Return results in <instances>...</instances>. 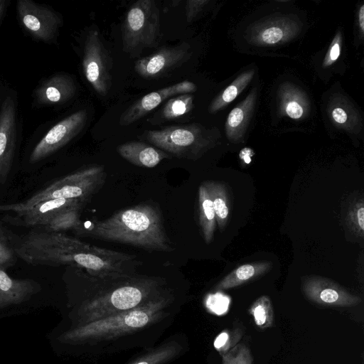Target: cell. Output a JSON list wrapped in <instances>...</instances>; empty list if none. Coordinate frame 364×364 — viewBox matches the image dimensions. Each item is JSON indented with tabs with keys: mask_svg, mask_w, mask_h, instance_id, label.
Instances as JSON below:
<instances>
[{
	"mask_svg": "<svg viewBox=\"0 0 364 364\" xmlns=\"http://www.w3.org/2000/svg\"><path fill=\"white\" fill-rule=\"evenodd\" d=\"M75 231L83 237L129 245L147 251L174 250L166 232L162 214L151 203L120 210L109 218L95 221L89 228L79 227Z\"/></svg>",
	"mask_w": 364,
	"mask_h": 364,
	"instance_id": "obj_1",
	"label": "cell"
},
{
	"mask_svg": "<svg viewBox=\"0 0 364 364\" xmlns=\"http://www.w3.org/2000/svg\"><path fill=\"white\" fill-rule=\"evenodd\" d=\"M106 177L104 166L90 165L55 181L23 202L0 205V210L16 213L40 202L56 198L77 199L86 203L103 186Z\"/></svg>",
	"mask_w": 364,
	"mask_h": 364,
	"instance_id": "obj_2",
	"label": "cell"
},
{
	"mask_svg": "<svg viewBox=\"0 0 364 364\" xmlns=\"http://www.w3.org/2000/svg\"><path fill=\"white\" fill-rule=\"evenodd\" d=\"M160 13L154 0H139L127 11L122 26V49L136 57L160 41Z\"/></svg>",
	"mask_w": 364,
	"mask_h": 364,
	"instance_id": "obj_3",
	"label": "cell"
},
{
	"mask_svg": "<svg viewBox=\"0 0 364 364\" xmlns=\"http://www.w3.org/2000/svg\"><path fill=\"white\" fill-rule=\"evenodd\" d=\"M208 134L200 124H190L145 130L139 138L178 158L196 159L211 144Z\"/></svg>",
	"mask_w": 364,
	"mask_h": 364,
	"instance_id": "obj_4",
	"label": "cell"
},
{
	"mask_svg": "<svg viewBox=\"0 0 364 364\" xmlns=\"http://www.w3.org/2000/svg\"><path fill=\"white\" fill-rule=\"evenodd\" d=\"M82 65L85 78L95 91L107 95L112 87V60L96 30L87 35Z\"/></svg>",
	"mask_w": 364,
	"mask_h": 364,
	"instance_id": "obj_5",
	"label": "cell"
},
{
	"mask_svg": "<svg viewBox=\"0 0 364 364\" xmlns=\"http://www.w3.org/2000/svg\"><path fill=\"white\" fill-rule=\"evenodd\" d=\"M16 8L22 26L34 38L43 42L55 38L62 19L53 10L31 0H19Z\"/></svg>",
	"mask_w": 364,
	"mask_h": 364,
	"instance_id": "obj_6",
	"label": "cell"
},
{
	"mask_svg": "<svg viewBox=\"0 0 364 364\" xmlns=\"http://www.w3.org/2000/svg\"><path fill=\"white\" fill-rule=\"evenodd\" d=\"M87 119L86 110L81 109L55 124L33 148L29 162L41 161L67 144L83 129Z\"/></svg>",
	"mask_w": 364,
	"mask_h": 364,
	"instance_id": "obj_7",
	"label": "cell"
},
{
	"mask_svg": "<svg viewBox=\"0 0 364 364\" xmlns=\"http://www.w3.org/2000/svg\"><path fill=\"white\" fill-rule=\"evenodd\" d=\"M302 291L312 303L326 307H351L362 299L333 281L318 276L306 277Z\"/></svg>",
	"mask_w": 364,
	"mask_h": 364,
	"instance_id": "obj_8",
	"label": "cell"
},
{
	"mask_svg": "<svg viewBox=\"0 0 364 364\" xmlns=\"http://www.w3.org/2000/svg\"><path fill=\"white\" fill-rule=\"evenodd\" d=\"M191 55L190 44L183 42L176 46L161 48L153 54L139 59L134 70L144 78H156L180 67Z\"/></svg>",
	"mask_w": 364,
	"mask_h": 364,
	"instance_id": "obj_9",
	"label": "cell"
},
{
	"mask_svg": "<svg viewBox=\"0 0 364 364\" xmlns=\"http://www.w3.org/2000/svg\"><path fill=\"white\" fill-rule=\"evenodd\" d=\"M196 90L197 86L193 82L185 80L151 92L124 110L119 117V124L123 127L129 126L148 114L166 100L178 95L194 92Z\"/></svg>",
	"mask_w": 364,
	"mask_h": 364,
	"instance_id": "obj_10",
	"label": "cell"
},
{
	"mask_svg": "<svg viewBox=\"0 0 364 364\" xmlns=\"http://www.w3.org/2000/svg\"><path fill=\"white\" fill-rule=\"evenodd\" d=\"M16 108L11 97L4 99L0 109V184L7 179L16 146Z\"/></svg>",
	"mask_w": 364,
	"mask_h": 364,
	"instance_id": "obj_11",
	"label": "cell"
},
{
	"mask_svg": "<svg viewBox=\"0 0 364 364\" xmlns=\"http://www.w3.org/2000/svg\"><path fill=\"white\" fill-rule=\"evenodd\" d=\"M300 27L296 20L288 16H277L257 23L249 35L252 43L270 46L284 43L294 38Z\"/></svg>",
	"mask_w": 364,
	"mask_h": 364,
	"instance_id": "obj_12",
	"label": "cell"
},
{
	"mask_svg": "<svg viewBox=\"0 0 364 364\" xmlns=\"http://www.w3.org/2000/svg\"><path fill=\"white\" fill-rule=\"evenodd\" d=\"M85 203L77 199L56 198L40 202L33 207L11 217L10 222L23 227H42L57 215L69 208L82 206Z\"/></svg>",
	"mask_w": 364,
	"mask_h": 364,
	"instance_id": "obj_13",
	"label": "cell"
},
{
	"mask_svg": "<svg viewBox=\"0 0 364 364\" xmlns=\"http://www.w3.org/2000/svg\"><path fill=\"white\" fill-rule=\"evenodd\" d=\"M77 87L73 78L67 73H57L41 83L36 90L38 104H63L73 98Z\"/></svg>",
	"mask_w": 364,
	"mask_h": 364,
	"instance_id": "obj_14",
	"label": "cell"
},
{
	"mask_svg": "<svg viewBox=\"0 0 364 364\" xmlns=\"http://www.w3.org/2000/svg\"><path fill=\"white\" fill-rule=\"evenodd\" d=\"M40 289L41 286L36 281L11 278L4 269L0 268V309L24 302Z\"/></svg>",
	"mask_w": 364,
	"mask_h": 364,
	"instance_id": "obj_15",
	"label": "cell"
},
{
	"mask_svg": "<svg viewBox=\"0 0 364 364\" xmlns=\"http://www.w3.org/2000/svg\"><path fill=\"white\" fill-rule=\"evenodd\" d=\"M117 149L123 159L144 168H154L163 159L170 158L168 153L140 141H127L119 145Z\"/></svg>",
	"mask_w": 364,
	"mask_h": 364,
	"instance_id": "obj_16",
	"label": "cell"
},
{
	"mask_svg": "<svg viewBox=\"0 0 364 364\" xmlns=\"http://www.w3.org/2000/svg\"><path fill=\"white\" fill-rule=\"evenodd\" d=\"M279 109L282 113L294 119H299L306 115L309 103L306 95L291 83L282 85L278 90Z\"/></svg>",
	"mask_w": 364,
	"mask_h": 364,
	"instance_id": "obj_17",
	"label": "cell"
},
{
	"mask_svg": "<svg viewBox=\"0 0 364 364\" xmlns=\"http://www.w3.org/2000/svg\"><path fill=\"white\" fill-rule=\"evenodd\" d=\"M257 89L248 95L246 99L230 112L226 124V135L232 141H238L242 137L254 109Z\"/></svg>",
	"mask_w": 364,
	"mask_h": 364,
	"instance_id": "obj_18",
	"label": "cell"
},
{
	"mask_svg": "<svg viewBox=\"0 0 364 364\" xmlns=\"http://www.w3.org/2000/svg\"><path fill=\"white\" fill-rule=\"evenodd\" d=\"M272 266L269 262L242 264L228 274L218 284V289H228L240 286L267 272Z\"/></svg>",
	"mask_w": 364,
	"mask_h": 364,
	"instance_id": "obj_19",
	"label": "cell"
},
{
	"mask_svg": "<svg viewBox=\"0 0 364 364\" xmlns=\"http://www.w3.org/2000/svg\"><path fill=\"white\" fill-rule=\"evenodd\" d=\"M193 96L190 93L181 94L168 99L162 109L149 119L151 124H161L173 120L190 112L193 107Z\"/></svg>",
	"mask_w": 364,
	"mask_h": 364,
	"instance_id": "obj_20",
	"label": "cell"
},
{
	"mask_svg": "<svg viewBox=\"0 0 364 364\" xmlns=\"http://www.w3.org/2000/svg\"><path fill=\"white\" fill-rule=\"evenodd\" d=\"M198 220L205 242H212L215 229V214L208 190L202 183L198 188Z\"/></svg>",
	"mask_w": 364,
	"mask_h": 364,
	"instance_id": "obj_21",
	"label": "cell"
},
{
	"mask_svg": "<svg viewBox=\"0 0 364 364\" xmlns=\"http://www.w3.org/2000/svg\"><path fill=\"white\" fill-rule=\"evenodd\" d=\"M213 203L215 220L220 230L225 226L230 213V203L225 186L216 181L203 182Z\"/></svg>",
	"mask_w": 364,
	"mask_h": 364,
	"instance_id": "obj_22",
	"label": "cell"
},
{
	"mask_svg": "<svg viewBox=\"0 0 364 364\" xmlns=\"http://www.w3.org/2000/svg\"><path fill=\"white\" fill-rule=\"evenodd\" d=\"M148 287L128 284L114 289L108 296L109 301L117 309L126 310L137 306Z\"/></svg>",
	"mask_w": 364,
	"mask_h": 364,
	"instance_id": "obj_23",
	"label": "cell"
},
{
	"mask_svg": "<svg viewBox=\"0 0 364 364\" xmlns=\"http://www.w3.org/2000/svg\"><path fill=\"white\" fill-rule=\"evenodd\" d=\"M255 71L250 70L239 75L209 106V112L214 113L234 100L251 81Z\"/></svg>",
	"mask_w": 364,
	"mask_h": 364,
	"instance_id": "obj_24",
	"label": "cell"
},
{
	"mask_svg": "<svg viewBox=\"0 0 364 364\" xmlns=\"http://www.w3.org/2000/svg\"><path fill=\"white\" fill-rule=\"evenodd\" d=\"M82 206H77L65 210L52 220L47 224L42 226L45 232H61L69 230H75L82 225L80 219V210Z\"/></svg>",
	"mask_w": 364,
	"mask_h": 364,
	"instance_id": "obj_25",
	"label": "cell"
},
{
	"mask_svg": "<svg viewBox=\"0 0 364 364\" xmlns=\"http://www.w3.org/2000/svg\"><path fill=\"white\" fill-rule=\"evenodd\" d=\"M248 311L258 328L264 330L274 326V309L269 296L259 297L250 306Z\"/></svg>",
	"mask_w": 364,
	"mask_h": 364,
	"instance_id": "obj_26",
	"label": "cell"
},
{
	"mask_svg": "<svg viewBox=\"0 0 364 364\" xmlns=\"http://www.w3.org/2000/svg\"><path fill=\"white\" fill-rule=\"evenodd\" d=\"M242 331L239 328L225 330L214 341V347L223 355L239 343Z\"/></svg>",
	"mask_w": 364,
	"mask_h": 364,
	"instance_id": "obj_27",
	"label": "cell"
},
{
	"mask_svg": "<svg viewBox=\"0 0 364 364\" xmlns=\"http://www.w3.org/2000/svg\"><path fill=\"white\" fill-rule=\"evenodd\" d=\"M223 364H254L250 349L244 343H238L223 355Z\"/></svg>",
	"mask_w": 364,
	"mask_h": 364,
	"instance_id": "obj_28",
	"label": "cell"
},
{
	"mask_svg": "<svg viewBox=\"0 0 364 364\" xmlns=\"http://www.w3.org/2000/svg\"><path fill=\"white\" fill-rule=\"evenodd\" d=\"M16 259L14 247L10 244L6 234L0 236V268L5 269L13 266Z\"/></svg>",
	"mask_w": 364,
	"mask_h": 364,
	"instance_id": "obj_29",
	"label": "cell"
},
{
	"mask_svg": "<svg viewBox=\"0 0 364 364\" xmlns=\"http://www.w3.org/2000/svg\"><path fill=\"white\" fill-rule=\"evenodd\" d=\"M230 298L220 293H217L210 296L207 299V306L213 313L221 315L226 313L230 304Z\"/></svg>",
	"mask_w": 364,
	"mask_h": 364,
	"instance_id": "obj_30",
	"label": "cell"
},
{
	"mask_svg": "<svg viewBox=\"0 0 364 364\" xmlns=\"http://www.w3.org/2000/svg\"><path fill=\"white\" fill-rule=\"evenodd\" d=\"M341 36L340 33H338L333 38L328 51L323 60V66L328 67L331 65L334 62L337 60L341 54Z\"/></svg>",
	"mask_w": 364,
	"mask_h": 364,
	"instance_id": "obj_31",
	"label": "cell"
},
{
	"mask_svg": "<svg viewBox=\"0 0 364 364\" xmlns=\"http://www.w3.org/2000/svg\"><path fill=\"white\" fill-rule=\"evenodd\" d=\"M149 321L146 313L141 311H134L127 314L124 318L125 323L131 327L139 328L145 326Z\"/></svg>",
	"mask_w": 364,
	"mask_h": 364,
	"instance_id": "obj_32",
	"label": "cell"
},
{
	"mask_svg": "<svg viewBox=\"0 0 364 364\" xmlns=\"http://www.w3.org/2000/svg\"><path fill=\"white\" fill-rule=\"evenodd\" d=\"M208 2V1L203 0L187 1L186 3V15L187 22H192Z\"/></svg>",
	"mask_w": 364,
	"mask_h": 364,
	"instance_id": "obj_33",
	"label": "cell"
},
{
	"mask_svg": "<svg viewBox=\"0 0 364 364\" xmlns=\"http://www.w3.org/2000/svg\"><path fill=\"white\" fill-rule=\"evenodd\" d=\"M331 117L338 124H343L348 120V113L342 107H336L331 112Z\"/></svg>",
	"mask_w": 364,
	"mask_h": 364,
	"instance_id": "obj_34",
	"label": "cell"
},
{
	"mask_svg": "<svg viewBox=\"0 0 364 364\" xmlns=\"http://www.w3.org/2000/svg\"><path fill=\"white\" fill-rule=\"evenodd\" d=\"M355 220L360 230L363 232L364 229V207L363 203L357 205L355 211Z\"/></svg>",
	"mask_w": 364,
	"mask_h": 364,
	"instance_id": "obj_35",
	"label": "cell"
},
{
	"mask_svg": "<svg viewBox=\"0 0 364 364\" xmlns=\"http://www.w3.org/2000/svg\"><path fill=\"white\" fill-rule=\"evenodd\" d=\"M253 154L254 153L251 149L245 148L241 150L240 156L246 164H249L251 161V157Z\"/></svg>",
	"mask_w": 364,
	"mask_h": 364,
	"instance_id": "obj_36",
	"label": "cell"
},
{
	"mask_svg": "<svg viewBox=\"0 0 364 364\" xmlns=\"http://www.w3.org/2000/svg\"><path fill=\"white\" fill-rule=\"evenodd\" d=\"M358 25L362 35L364 33V5H362L358 11Z\"/></svg>",
	"mask_w": 364,
	"mask_h": 364,
	"instance_id": "obj_37",
	"label": "cell"
},
{
	"mask_svg": "<svg viewBox=\"0 0 364 364\" xmlns=\"http://www.w3.org/2000/svg\"><path fill=\"white\" fill-rule=\"evenodd\" d=\"M6 7V1L0 0V20L3 16V14L4 12Z\"/></svg>",
	"mask_w": 364,
	"mask_h": 364,
	"instance_id": "obj_38",
	"label": "cell"
},
{
	"mask_svg": "<svg viewBox=\"0 0 364 364\" xmlns=\"http://www.w3.org/2000/svg\"><path fill=\"white\" fill-rule=\"evenodd\" d=\"M4 234H6V233H5V232L4 231V230H3V228H2V227H1V224H0V236L3 235H4Z\"/></svg>",
	"mask_w": 364,
	"mask_h": 364,
	"instance_id": "obj_39",
	"label": "cell"
},
{
	"mask_svg": "<svg viewBox=\"0 0 364 364\" xmlns=\"http://www.w3.org/2000/svg\"><path fill=\"white\" fill-rule=\"evenodd\" d=\"M137 364H148V363H146L145 362H141V363H137Z\"/></svg>",
	"mask_w": 364,
	"mask_h": 364,
	"instance_id": "obj_40",
	"label": "cell"
}]
</instances>
